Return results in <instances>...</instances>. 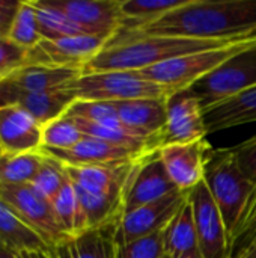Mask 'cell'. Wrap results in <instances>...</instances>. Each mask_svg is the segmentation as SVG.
I'll return each mask as SVG.
<instances>
[{"mask_svg":"<svg viewBox=\"0 0 256 258\" xmlns=\"http://www.w3.org/2000/svg\"><path fill=\"white\" fill-rule=\"evenodd\" d=\"M180 190L167 175L158 151L139 159L127 180L122 195V215L155 203Z\"/></svg>","mask_w":256,"mask_h":258,"instance_id":"cell-11","label":"cell"},{"mask_svg":"<svg viewBox=\"0 0 256 258\" xmlns=\"http://www.w3.org/2000/svg\"><path fill=\"white\" fill-rule=\"evenodd\" d=\"M65 181H66L65 166L60 162H57L56 159H53L44 153V162H42L38 174L35 175V178L30 183L32 187L51 203L53 198L59 194V190L65 184Z\"/></svg>","mask_w":256,"mask_h":258,"instance_id":"cell-31","label":"cell"},{"mask_svg":"<svg viewBox=\"0 0 256 258\" xmlns=\"http://www.w3.org/2000/svg\"><path fill=\"white\" fill-rule=\"evenodd\" d=\"M0 258H18L17 257V252L6 248L5 245H0Z\"/></svg>","mask_w":256,"mask_h":258,"instance_id":"cell-39","label":"cell"},{"mask_svg":"<svg viewBox=\"0 0 256 258\" xmlns=\"http://www.w3.org/2000/svg\"><path fill=\"white\" fill-rule=\"evenodd\" d=\"M237 38L198 39L119 30L107 41L104 48L84 67L83 73L143 71L169 59L226 45Z\"/></svg>","mask_w":256,"mask_h":258,"instance_id":"cell-2","label":"cell"},{"mask_svg":"<svg viewBox=\"0 0 256 258\" xmlns=\"http://www.w3.org/2000/svg\"><path fill=\"white\" fill-rule=\"evenodd\" d=\"M8 38L26 50L33 48L42 39L39 35L36 11H35L32 0L20 3V9L15 15V20L11 27V33Z\"/></svg>","mask_w":256,"mask_h":258,"instance_id":"cell-30","label":"cell"},{"mask_svg":"<svg viewBox=\"0 0 256 258\" xmlns=\"http://www.w3.org/2000/svg\"><path fill=\"white\" fill-rule=\"evenodd\" d=\"M189 201L193 210L199 254L202 258H231V239L205 181L189 190Z\"/></svg>","mask_w":256,"mask_h":258,"instance_id":"cell-9","label":"cell"},{"mask_svg":"<svg viewBox=\"0 0 256 258\" xmlns=\"http://www.w3.org/2000/svg\"><path fill=\"white\" fill-rule=\"evenodd\" d=\"M166 103L167 98H140L115 103V107L119 121L127 128L160 144V135L166 124Z\"/></svg>","mask_w":256,"mask_h":258,"instance_id":"cell-18","label":"cell"},{"mask_svg":"<svg viewBox=\"0 0 256 258\" xmlns=\"http://www.w3.org/2000/svg\"><path fill=\"white\" fill-rule=\"evenodd\" d=\"M204 181L225 221L231 245L241 234L256 203V184L240 169L232 148H211Z\"/></svg>","mask_w":256,"mask_h":258,"instance_id":"cell-3","label":"cell"},{"mask_svg":"<svg viewBox=\"0 0 256 258\" xmlns=\"http://www.w3.org/2000/svg\"><path fill=\"white\" fill-rule=\"evenodd\" d=\"M204 113L208 133L256 122V88L223 101Z\"/></svg>","mask_w":256,"mask_h":258,"instance_id":"cell-22","label":"cell"},{"mask_svg":"<svg viewBox=\"0 0 256 258\" xmlns=\"http://www.w3.org/2000/svg\"><path fill=\"white\" fill-rule=\"evenodd\" d=\"M48 254V252H47ZM47 254H42V252H33V251H21V252H17V257L18 258H47Z\"/></svg>","mask_w":256,"mask_h":258,"instance_id":"cell-38","label":"cell"},{"mask_svg":"<svg viewBox=\"0 0 256 258\" xmlns=\"http://www.w3.org/2000/svg\"><path fill=\"white\" fill-rule=\"evenodd\" d=\"M178 258H202V257H201V254H199V252H193V254L183 255V257H178Z\"/></svg>","mask_w":256,"mask_h":258,"instance_id":"cell-41","label":"cell"},{"mask_svg":"<svg viewBox=\"0 0 256 258\" xmlns=\"http://www.w3.org/2000/svg\"><path fill=\"white\" fill-rule=\"evenodd\" d=\"M66 116L83 119L88 122L100 124V125H115L119 121L115 103L107 101H80L75 100L68 112Z\"/></svg>","mask_w":256,"mask_h":258,"instance_id":"cell-32","label":"cell"},{"mask_svg":"<svg viewBox=\"0 0 256 258\" xmlns=\"http://www.w3.org/2000/svg\"><path fill=\"white\" fill-rule=\"evenodd\" d=\"M20 3L17 0H0V39H5L11 33L12 23L20 9Z\"/></svg>","mask_w":256,"mask_h":258,"instance_id":"cell-37","label":"cell"},{"mask_svg":"<svg viewBox=\"0 0 256 258\" xmlns=\"http://www.w3.org/2000/svg\"><path fill=\"white\" fill-rule=\"evenodd\" d=\"M47 156L56 159L66 166H83V165H101V163H115L125 160H137L143 157L133 150L125 147L97 139L92 136H83V139L68 150H41ZM146 156V154H145Z\"/></svg>","mask_w":256,"mask_h":258,"instance_id":"cell-17","label":"cell"},{"mask_svg":"<svg viewBox=\"0 0 256 258\" xmlns=\"http://www.w3.org/2000/svg\"><path fill=\"white\" fill-rule=\"evenodd\" d=\"M56 219L66 237H75L88 231L86 219L74 184L66 175V181L51 201Z\"/></svg>","mask_w":256,"mask_h":258,"instance_id":"cell-26","label":"cell"},{"mask_svg":"<svg viewBox=\"0 0 256 258\" xmlns=\"http://www.w3.org/2000/svg\"><path fill=\"white\" fill-rule=\"evenodd\" d=\"M256 240V203L252 210V215L249 218V221L246 222L241 234L238 236V239L234 242L232 249H231V258H235L240 255L243 251H246L253 242Z\"/></svg>","mask_w":256,"mask_h":258,"instance_id":"cell-36","label":"cell"},{"mask_svg":"<svg viewBox=\"0 0 256 258\" xmlns=\"http://www.w3.org/2000/svg\"><path fill=\"white\" fill-rule=\"evenodd\" d=\"M75 98L63 89L48 92H12L0 88V106L17 104L27 110L42 127L63 116Z\"/></svg>","mask_w":256,"mask_h":258,"instance_id":"cell-20","label":"cell"},{"mask_svg":"<svg viewBox=\"0 0 256 258\" xmlns=\"http://www.w3.org/2000/svg\"><path fill=\"white\" fill-rule=\"evenodd\" d=\"M232 150L240 169L253 184H256V135L238 144Z\"/></svg>","mask_w":256,"mask_h":258,"instance_id":"cell-35","label":"cell"},{"mask_svg":"<svg viewBox=\"0 0 256 258\" xmlns=\"http://www.w3.org/2000/svg\"><path fill=\"white\" fill-rule=\"evenodd\" d=\"M208 135L204 109L189 89L167 97L166 124L160 135L161 147L199 142Z\"/></svg>","mask_w":256,"mask_h":258,"instance_id":"cell-12","label":"cell"},{"mask_svg":"<svg viewBox=\"0 0 256 258\" xmlns=\"http://www.w3.org/2000/svg\"><path fill=\"white\" fill-rule=\"evenodd\" d=\"M256 88V44L237 53L189 91L199 100L204 112Z\"/></svg>","mask_w":256,"mask_h":258,"instance_id":"cell-6","label":"cell"},{"mask_svg":"<svg viewBox=\"0 0 256 258\" xmlns=\"http://www.w3.org/2000/svg\"><path fill=\"white\" fill-rule=\"evenodd\" d=\"M29 50L17 45L9 38L0 39V73H12L27 65Z\"/></svg>","mask_w":256,"mask_h":258,"instance_id":"cell-34","label":"cell"},{"mask_svg":"<svg viewBox=\"0 0 256 258\" xmlns=\"http://www.w3.org/2000/svg\"><path fill=\"white\" fill-rule=\"evenodd\" d=\"M187 2L189 0H121L124 17V26L121 30H140L166 14L184 6Z\"/></svg>","mask_w":256,"mask_h":258,"instance_id":"cell-25","label":"cell"},{"mask_svg":"<svg viewBox=\"0 0 256 258\" xmlns=\"http://www.w3.org/2000/svg\"><path fill=\"white\" fill-rule=\"evenodd\" d=\"M164 258H170V257H167V255H166V257H164Z\"/></svg>","mask_w":256,"mask_h":258,"instance_id":"cell-43","label":"cell"},{"mask_svg":"<svg viewBox=\"0 0 256 258\" xmlns=\"http://www.w3.org/2000/svg\"><path fill=\"white\" fill-rule=\"evenodd\" d=\"M0 243L15 252L33 251V252L47 254L51 249L39 234H36L32 228H29L15 215V212L6 204V201L2 197H0Z\"/></svg>","mask_w":256,"mask_h":258,"instance_id":"cell-24","label":"cell"},{"mask_svg":"<svg viewBox=\"0 0 256 258\" xmlns=\"http://www.w3.org/2000/svg\"><path fill=\"white\" fill-rule=\"evenodd\" d=\"M137 160L83 166H63L68 178L77 189L98 197L122 198L127 180Z\"/></svg>","mask_w":256,"mask_h":258,"instance_id":"cell-15","label":"cell"},{"mask_svg":"<svg viewBox=\"0 0 256 258\" xmlns=\"http://www.w3.org/2000/svg\"><path fill=\"white\" fill-rule=\"evenodd\" d=\"M134 32L198 39L250 35L256 32V0H189L184 6Z\"/></svg>","mask_w":256,"mask_h":258,"instance_id":"cell-1","label":"cell"},{"mask_svg":"<svg viewBox=\"0 0 256 258\" xmlns=\"http://www.w3.org/2000/svg\"><path fill=\"white\" fill-rule=\"evenodd\" d=\"M187 197L189 192L175 190L155 203L124 213L113 228L115 246H121L140 237L163 231L187 201Z\"/></svg>","mask_w":256,"mask_h":258,"instance_id":"cell-10","label":"cell"},{"mask_svg":"<svg viewBox=\"0 0 256 258\" xmlns=\"http://www.w3.org/2000/svg\"><path fill=\"white\" fill-rule=\"evenodd\" d=\"M253 44H256V32L240 36L222 47L164 60L140 73L151 82L167 89L170 94H175L192 88L196 82L211 74L226 60Z\"/></svg>","mask_w":256,"mask_h":258,"instance_id":"cell-4","label":"cell"},{"mask_svg":"<svg viewBox=\"0 0 256 258\" xmlns=\"http://www.w3.org/2000/svg\"><path fill=\"white\" fill-rule=\"evenodd\" d=\"M235 258H256V243H253L250 248H247L246 251H243L240 255H237Z\"/></svg>","mask_w":256,"mask_h":258,"instance_id":"cell-40","label":"cell"},{"mask_svg":"<svg viewBox=\"0 0 256 258\" xmlns=\"http://www.w3.org/2000/svg\"><path fill=\"white\" fill-rule=\"evenodd\" d=\"M0 153H2V148H0Z\"/></svg>","mask_w":256,"mask_h":258,"instance_id":"cell-44","label":"cell"},{"mask_svg":"<svg viewBox=\"0 0 256 258\" xmlns=\"http://www.w3.org/2000/svg\"><path fill=\"white\" fill-rule=\"evenodd\" d=\"M66 91L80 101L119 103L140 98H167L172 95L163 86L146 79L140 71L81 73Z\"/></svg>","mask_w":256,"mask_h":258,"instance_id":"cell-5","label":"cell"},{"mask_svg":"<svg viewBox=\"0 0 256 258\" xmlns=\"http://www.w3.org/2000/svg\"><path fill=\"white\" fill-rule=\"evenodd\" d=\"M0 245H2V243H0Z\"/></svg>","mask_w":256,"mask_h":258,"instance_id":"cell-45","label":"cell"},{"mask_svg":"<svg viewBox=\"0 0 256 258\" xmlns=\"http://www.w3.org/2000/svg\"><path fill=\"white\" fill-rule=\"evenodd\" d=\"M44 162V153H0V186L30 184Z\"/></svg>","mask_w":256,"mask_h":258,"instance_id":"cell-27","label":"cell"},{"mask_svg":"<svg viewBox=\"0 0 256 258\" xmlns=\"http://www.w3.org/2000/svg\"><path fill=\"white\" fill-rule=\"evenodd\" d=\"M161 233L167 257L178 258L193 252H199L198 233L189 197Z\"/></svg>","mask_w":256,"mask_h":258,"instance_id":"cell-23","label":"cell"},{"mask_svg":"<svg viewBox=\"0 0 256 258\" xmlns=\"http://www.w3.org/2000/svg\"><path fill=\"white\" fill-rule=\"evenodd\" d=\"M0 197L29 228L45 240L50 248L68 239L56 219L51 203L38 194L32 184L0 186Z\"/></svg>","mask_w":256,"mask_h":258,"instance_id":"cell-8","label":"cell"},{"mask_svg":"<svg viewBox=\"0 0 256 258\" xmlns=\"http://www.w3.org/2000/svg\"><path fill=\"white\" fill-rule=\"evenodd\" d=\"M32 3L36 11L38 29L42 39H59V38L78 36V35H92L89 30H86L80 24L74 23L71 18H68L63 12L51 6L47 0H32Z\"/></svg>","mask_w":256,"mask_h":258,"instance_id":"cell-28","label":"cell"},{"mask_svg":"<svg viewBox=\"0 0 256 258\" xmlns=\"http://www.w3.org/2000/svg\"><path fill=\"white\" fill-rule=\"evenodd\" d=\"M81 71L71 68H48L26 65L8 74L0 88L12 92H48L66 88Z\"/></svg>","mask_w":256,"mask_h":258,"instance_id":"cell-19","label":"cell"},{"mask_svg":"<svg viewBox=\"0 0 256 258\" xmlns=\"http://www.w3.org/2000/svg\"><path fill=\"white\" fill-rule=\"evenodd\" d=\"M163 233L140 237L130 243L116 246V258H164Z\"/></svg>","mask_w":256,"mask_h":258,"instance_id":"cell-33","label":"cell"},{"mask_svg":"<svg viewBox=\"0 0 256 258\" xmlns=\"http://www.w3.org/2000/svg\"><path fill=\"white\" fill-rule=\"evenodd\" d=\"M83 133L75 121L66 115L45 124L42 127L44 150H68L83 139ZM41 148V150H42Z\"/></svg>","mask_w":256,"mask_h":258,"instance_id":"cell-29","label":"cell"},{"mask_svg":"<svg viewBox=\"0 0 256 258\" xmlns=\"http://www.w3.org/2000/svg\"><path fill=\"white\" fill-rule=\"evenodd\" d=\"M253 243H256V240H255V242H253ZM253 243H252V245H253ZM252 245H250V246H252ZM250 246H249V248H250Z\"/></svg>","mask_w":256,"mask_h":258,"instance_id":"cell-42","label":"cell"},{"mask_svg":"<svg viewBox=\"0 0 256 258\" xmlns=\"http://www.w3.org/2000/svg\"><path fill=\"white\" fill-rule=\"evenodd\" d=\"M2 153H36L42 148V124L17 104L0 106Z\"/></svg>","mask_w":256,"mask_h":258,"instance_id":"cell-16","label":"cell"},{"mask_svg":"<svg viewBox=\"0 0 256 258\" xmlns=\"http://www.w3.org/2000/svg\"><path fill=\"white\" fill-rule=\"evenodd\" d=\"M112 36L78 35L59 39H41L27 53V65L71 68L83 73L84 67L104 48Z\"/></svg>","mask_w":256,"mask_h":258,"instance_id":"cell-7","label":"cell"},{"mask_svg":"<svg viewBox=\"0 0 256 258\" xmlns=\"http://www.w3.org/2000/svg\"><path fill=\"white\" fill-rule=\"evenodd\" d=\"M113 228L89 230L53 246L47 258H116Z\"/></svg>","mask_w":256,"mask_h":258,"instance_id":"cell-21","label":"cell"},{"mask_svg":"<svg viewBox=\"0 0 256 258\" xmlns=\"http://www.w3.org/2000/svg\"><path fill=\"white\" fill-rule=\"evenodd\" d=\"M92 35L113 36L124 26L121 0H47Z\"/></svg>","mask_w":256,"mask_h":258,"instance_id":"cell-13","label":"cell"},{"mask_svg":"<svg viewBox=\"0 0 256 258\" xmlns=\"http://www.w3.org/2000/svg\"><path fill=\"white\" fill-rule=\"evenodd\" d=\"M211 150L207 139L192 144H174L158 150L163 166L174 184L184 192L204 181L205 162Z\"/></svg>","mask_w":256,"mask_h":258,"instance_id":"cell-14","label":"cell"}]
</instances>
